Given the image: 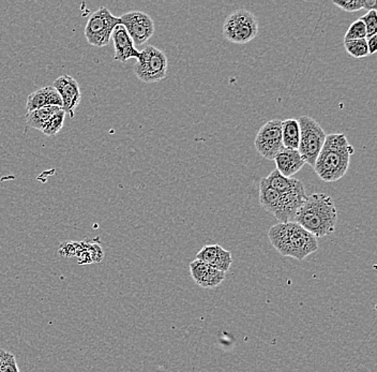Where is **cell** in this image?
Returning a JSON list of instances; mask_svg holds the SVG:
<instances>
[{
	"mask_svg": "<svg viewBox=\"0 0 377 372\" xmlns=\"http://www.w3.org/2000/svg\"><path fill=\"white\" fill-rule=\"evenodd\" d=\"M282 120L273 119L264 124L256 134V152L264 159L273 160L282 148Z\"/></svg>",
	"mask_w": 377,
	"mask_h": 372,
	"instance_id": "ba28073f",
	"label": "cell"
},
{
	"mask_svg": "<svg viewBox=\"0 0 377 372\" xmlns=\"http://www.w3.org/2000/svg\"><path fill=\"white\" fill-rule=\"evenodd\" d=\"M361 22L364 23L366 29V37H372V36L377 35V12L376 10H372V11H368V14H364L362 16Z\"/></svg>",
	"mask_w": 377,
	"mask_h": 372,
	"instance_id": "d4e9b609",
	"label": "cell"
},
{
	"mask_svg": "<svg viewBox=\"0 0 377 372\" xmlns=\"http://www.w3.org/2000/svg\"><path fill=\"white\" fill-rule=\"evenodd\" d=\"M53 87L57 90L62 101V111L71 118L75 117V109L82 100L81 88L77 80L70 75H61L54 82Z\"/></svg>",
	"mask_w": 377,
	"mask_h": 372,
	"instance_id": "30bf717a",
	"label": "cell"
},
{
	"mask_svg": "<svg viewBox=\"0 0 377 372\" xmlns=\"http://www.w3.org/2000/svg\"><path fill=\"white\" fill-rule=\"evenodd\" d=\"M307 198L303 185L299 186L288 193L280 194L279 206L273 216L277 218L280 223L294 222L297 211L302 206Z\"/></svg>",
	"mask_w": 377,
	"mask_h": 372,
	"instance_id": "8fae6325",
	"label": "cell"
},
{
	"mask_svg": "<svg viewBox=\"0 0 377 372\" xmlns=\"http://www.w3.org/2000/svg\"><path fill=\"white\" fill-rule=\"evenodd\" d=\"M366 40V46H368V55H373L376 53L377 50V35L372 36Z\"/></svg>",
	"mask_w": 377,
	"mask_h": 372,
	"instance_id": "4316f807",
	"label": "cell"
},
{
	"mask_svg": "<svg viewBox=\"0 0 377 372\" xmlns=\"http://www.w3.org/2000/svg\"><path fill=\"white\" fill-rule=\"evenodd\" d=\"M280 193L273 189L267 177H263L260 181V203L267 211L275 215L279 206Z\"/></svg>",
	"mask_w": 377,
	"mask_h": 372,
	"instance_id": "ac0fdd59",
	"label": "cell"
},
{
	"mask_svg": "<svg viewBox=\"0 0 377 372\" xmlns=\"http://www.w3.org/2000/svg\"><path fill=\"white\" fill-rule=\"evenodd\" d=\"M195 257V260L209 264L222 272H229L233 263L231 251L225 250L219 245H206L197 253Z\"/></svg>",
	"mask_w": 377,
	"mask_h": 372,
	"instance_id": "4fadbf2b",
	"label": "cell"
},
{
	"mask_svg": "<svg viewBox=\"0 0 377 372\" xmlns=\"http://www.w3.org/2000/svg\"><path fill=\"white\" fill-rule=\"evenodd\" d=\"M223 35L231 43H248L258 37V18L248 10H237L229 14L224 21Z\"/></svg>",
	"mask_w": 377,
	"mask_h": 372,
	"instance_id": "8992f818",
	"label": "cell"
},
{
	"mask_svg": "<svg viewBox=\"0 0 377 372\" xmlns=\"http://www.w3.org/2000/svg\"><path fill=\"white\" fill-rule=\"evenodd\" d=\"M65 117H66V113L62 110L54 114L42 129L43 134L46 137H55L58 134L59 131L64 127Z\"/></svg>",
	"mask_w": 377,
	"mask_h": 372,
	"instance_id": "44dd1931",
	"label": "cell"
},
{
	"mask_svg": "<svg viewBox=\"0 0 377 372\" xmlns=\"http://www.w3.org/2000/svg\"><path fill=\"white\" fill-rule=\"evenodd\" d=\"M60 110L62 109L59 107H45L29 112L26 115L27 124L31 128L35 129V130L42 131L46 122L50 119V117L54 114H56L57 112L60 111Z\"/></svg>",
	"mask_w": 377,
	"mask_h": 372,
	"instance_id": "d6986e66",
	"label": "cell"
},
{
	"mask_svg": "<svg viewBox=\"0 0 377 372\" xmlns=\"http://www.w3.org/2000/svg\"><path fill=\"white\" fill-rule=\"evenodd\" d=\"M191 276L197 285L204 289H214L224 281L225 272L212 267L209 264L195 260L189 264Z\"/></svg>",
	"mask_w": 377,
	"mask_h": 372,
	"instance_id": "7c38bea8",
	"label": "cell"
},
{
	"mask_svg": "<svg viewBox=\"0 0 377 372\" xmlns=\"http://www.w3.org/2000/svg\"><path fill=\"white\" fill-rule=\"evenodd\" d=\"M354 153L355 149L349 143L345 134H328L321 153L314 164V170L319 179L326 183L338 181L346 174Z\"/></svg>",
	"mask_w": 377,
	"mask_h": 372,
	"instance_id": "7a4b0ae2",
	"label": "cell"
},
{
	"mask_svg": "<svg viewBox=\"0 0 377 372\" xmlns=\"http://www.w3.org/2000/svg\"><path fill=\"white\" fill-rule=\"evenodd\" d=\"M281 132L283 147L288 148V149H298L299 139H300L298 120L295 119V118L283 120Z\"/></svg>",
	"mask_w": 377,
	"mask_h": 372,
	"instance_id": "e0dca14e",
	"label": "cell"
},
{
	"mask_svg": "<svg viewBox=\"0 0 377 372\" xmlns=\"http://www.w3.org/2000/svg\"><path fill=\"white\" fill-rule=\"evenodd\" d=\"M120 25L119 18L114 16L107 8L101 7L88 18L85 37L90 46L103 48L109 43L114 29Z\"/></svg>",
	"mask_w": 377,
	"mask_h": 372,
	"instance_id": "52a82bcc",
	"label": "cell"
},
{
	"mask_svg": "<svg viewBox=\"0 0 377 372\" xmlns=\"http://www.w3.org/2000/svg\"><path fill=\"white\" fill-rule=\"evenodd\" d=\"M376 0H364V9L372 11V10H376Z\"/></svg>",
	"mask_w": 377,
	"mask_h": 372,
	"instance_id": "83f0119b",
	"label": "cell"
},
{
	"mask_svg": "<svg viewBox=\"0 0 377 372\" xmlns=\"http://www.w3.org/2000/svg\"><path fill=\"white\" fill-rule=\"evenodd\" d=\"M45 107H59L62 109V101L57 90L53 86L40 88L31 92L27 98V113Z\"/></svg>",
	"mask_w": 377,
	"mask_h": 372,
	"instance_id": "2e32d148",
	"label": "cell"
},
{
	"mask_svg": "<svg viewBox=\"0 0 377 372\" xmlns=\"http://www.w3.org/2000/svg\"><path fill=\"white\" fill-rule=\"evenodd\" d=\"M0 372H20L16 356L12 353L0 350Z\"/></svg>",
	"mask_w": 377,
	"mask_h": 372,
	"instance_id": "603a6c76",
	"label": "cell"
},
{
	"mask_svg": "<svg viewBox=\"0 0 377 372\" xmlns=\"http://www.w3.org/2000/svg\"><path fill=\"white\" fill-rule=\"evenodd\" d=\"M273 161L277 166L275 170L285 177H292L305 164V160L297 149H288L284 147L278 153Z\"/></svg>",
	"mask_w": 377,
	"mask_h": 372,
	"instance_id": "9a60e30c",
	"label": "cell"
},
{
	"mask_svg": "<svg viewBox=\"0 0 377 372\" xmlns=\"http://www.w3.org/2000/svg\"><path fill=\"white\" fill-rule=\"evenodd\" d=\"M366 29L364 26V23L361 22V20L355 21V22L351 23V26H349V31L345 33L344 42L345 41H351V40H360L366 39Z\"/></svg>",
	"mask_w": 377,
	"mask_h": 372,
	"instance_id": "cb8c5ba5",
	"label": "cell"
},
{
	"mask_svg": "<svg viewBox=\"0 0 377 372\" xmlns=\"http://www.w3.org/2000/svg\"><path fill=\"white\" fill-rule=\"evenodd\" d=\"M345 50L349 56L354 58L361 59L370 56L366 39L351 40L344 42Z\"/></svg>",
	"mask_w": 377,
	"mask_h": 372,
	"instance_id": "7402d4cb",
	"label": "cell"
},
{
	"mask_svg": "<svg viewBox=\"0 0 377 372\" xmlns=\"http://www.w3.org/2000/svg\"><path fill=\"white\" fill-rule=\"evenodd\" d=\"M299 129H300V139L297 151L300 154L305 164L313 168L324 143L326 134L321 124L309 116H301L298 119Z\"/></svg>",
	"mask_w": 377,
	"mask_h": 372,
	"instance_id": "277c9868",
	"label": "cell"
},
{
	"mask_svg": "<svg viewBox=\"0 0 377 372\" xmlns=\"http://www.w3.org/2000/svg\"><path fill=\"white\" fill-rule=\"evenodd\" d=\"M267 179H268L271 187L277 190L280 194L288 193V192L293 191V190L298 188L299 186L303 185L302 181H299V179L283 176L277 170H273L267 176Z\"/></svg>",
	"mask_w": 377,
	"mask_h": 372,
	"instance_id": "ffe728a7",
	"label": "cell"
},
{
	"mask_svg": "<svg viewBox=\"0 0 377 372\" xmlns=\"http://www.w3.org/2000/svg\"><path fill=\"white\" fill-rule=\"evenodd\" d=\"M120 25L127 31L134 46H143L155 33V23L148 14L142 11H131L119 16Z\"/></svg>",
	"mask_w": 377,
	"mask_h": 372,
	"instance_id": "9c48e42d",
	"label": "cell"
},
{
	"mask_svg": "<svg viewBox=\"0 0 377 372\" xmlns=\"http://www.w3.org/2000/svg\"><path fill=\"white\" fill-rule=\"evenodd\" d=\"M268 238L273 248L280 255L294 257L299 261L317 253L319 249L317 238L296 222L273 225L269 230Z\"/></svg>",
	"mask_w": 377,
	"mask_h": 372,
	"instance_id": "3957f363",
	"label": "cell"
},
{
	"mask_svg": "<svg viewBox=\"0 0 377 372\" xmlns=\"http://www.w3.org/2000/svg\"><path fill=\"white\" fill-rule=\"evenodd\" d=\"M111 40L115 48L114 59L120 63H126L131 58L138 59L140 51L136 50L131 37L128 35L127 31L122 25H118L111 33Z\"/></svg>",
	"mask_w": 377,
	"mask_h": 372,
	"instance_id": "5bb4252c",
	"label": "cell"
},
{
	"mask_svg": "<svg viewBox=\"0 0 377 372\" xmlns=\"http://www.w3.org/2000/svg\"><path fill=\"white\" fill-rule=\"evenodd\" d=\"M294 222L317 238L334 234L338 223V211L332 196L325 193L307 196L297 211Z\"/></svg>",
	"mask_w": 377,
	"mask_h": 372,
	"instance_id": "6da1fadb",
	"label": "cell"
},
{
	"mask_svg": "<svg viewBox=\"0 0 377 372\" xmlns=\"http://www.w3.org/2000/svg\"><path fill=\"white\" fill-rule=\"evenodd\" d=\"M334 5L346 12H357L364 9V0H351V1H334Z\"/></svg>",
	"mask_w": 377,
	"mask_h": 372,
	"instance_id": "484cf974",
	"label": "cell"
},
{
	"mask_svg": "<svg viewBox=\"0 0 377 372\" xmlns=\"http://www.w3.org/2000/svg\"><path fill=\"white\" fill-rule=\"evenodd\" d=\"M140 53L133 67L136 78L146 84L158 83L165 79L168 68L165 53L153 46H146Z\"/></svg>",
	"mask_w": 377,
	"mask_h": 372,
	"instance_id": "5b68a950",
	"label": "cell"
}]
</instances>
